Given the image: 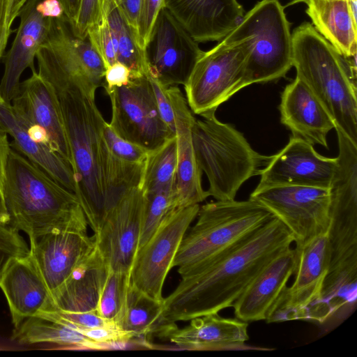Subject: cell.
Wrapping results in <instances>:
<instances>
[{
    "mask_svg": "<svg viewBox=\"0 0 357 357\" xmlns=\"http://www.w3.org/2000/svg\"><path fill=\"white\" fill-rule=\"evenodd\" d=\"M294 250V281L270 310L266 319L268 323L309 319L319 301L328 268L327 234L296 244Z\"/></svg>",
    "mask_w": 357,
    "mask_h": 357,
    "instance_id": "13",
    "label": "cell"
},
{
    "mask_svg": "<svg viewBox=\"0 0 357 357\" xmlns=\"http://www.w3.org/2000/svg\"><path fill=\"white\" fill-rule=\"evenodd\" d=\"M36 61L38 73L51 84L56 96L73 161L76 196L96 234L107 214L101 167L106 121L95 101L98 87L86 77L71 75L45 60Z\"/></svg>",
    "mask_w": 357,
    "mask_h": 357,
    "instance_id": "2",
    "label": "cell"
},
{
    "mask_svg": "<svg viewBox=\"0 0 357 357\" xmlns=\"http://www.w3.org/2000/svg\"><path fill=\"white\" fill-rule=\"evenodd\" d=\"M28 0H13L10 12L7 18V30L10 33L11 26L15 20L18 17L19 13Z\"/></svg>",
    "mask_w": 357,
    "mask_h": 357,
    "instance_id": "47",
    "label": "cell"
},
{
    "mask_svg": "<svg viewBox=\"0 0 357 357\" xmlns=\"http://www.w3.org/2000/svg\"><path fill=\"white\" fill-rule=\"evenodd\" d=\"M164 0H143L137 24V38L139 47L145 51L157 17Z\"/></svg>",
    "mask_w": 357,
    "mask_h": 357,
    "instance_id": "39",
    "label": "cell"
},
{
    "mask_svg": "<svg viewBox=\"0 0 357 357\" xmlns=\"http://www.w3.org/2000/svg\"></svg>",
    "mask_w": 357,
    "mask_h": 357,
    "instance_id": "52",
    "label": "cell"
},
{
    "mask_svg": "<svg viewBox=\"0 0 357 357\" xmlns=\"http://www.w3.org/2000/svg\"><path fill=\"white\" fill-rule=\"evenodd\" d=\"M0 129L10 135L15 149L61 185L76 195L77 185L71 165L45 142L33 136L10 103L0 101Z\"/></svg>",
    "mask_w": 357,
    "mask_h": 357,
    "instance_id": "24",
    "label": "cell"
},
{
    "mask_svg": "<svg viewBox=\"0 0 357 357\" xmlns=\"http://www.w3.org/2000/svg\"><path fill=\"white\" fill-rule=\"evenodd\" d=\"M8 135L0 129V189L3 193L5 170L10 146Z\"/></svg>",
    "mask_w": 357,
    "mask_h": 357,
    "instance_id": "45",
    "label": "cell"
},
{
    "mask_svg": "<svg viewBox=\"0 0 357 357\" xmlns=\"http://www.w3.org/2000/svg\"><path fill=\"white\" fill-rule=\"evenodd\" d=\"M149 78L161 118L176 135V122L192 121L195 119L186 98L177 86H165L149 76Z\"/></svg>",
    "mask_w": 357,
    "mask_h": 357,
    "instance_id": "34",
    "label": "cell"
},
{
    "mask_svg": "<svg viewBox=\"0 0 357 357\" xmlns=\"http://www.w3.org/2000/svg\"><path fill=\"white\" fill-rule=\"evenodd\" d=\"M101 8L102 15L105 17L116 39L117 61L129 68L130 79L149 76L145 51L139 47L136 35L117 3L113 0H102Z\"/></svg>",
    "mask_w": 357,
    "mask_h": 357,
    "instance_id": "30",
    "label": "cell"
},
{
    "mask_svg": "<svg viewBox=\"0 0 357 357\" xmlns=\"http://www.w3.org/2000/svg\"><path fill=\"white\" fill-rule=\"evenodd\" d=\"M165 8L197 43L220 41L241 21L237 0H164Z\"/></svg>",
    "mask_w": 357,
    "mask_h": 357,
    "instance_id": "20",
    "label": "cell"
},
{
    "mask_svg": "<svg viewBox=\"0 0 357 357\" xmlns=\"http://www.w3.org/2000/svg\"><path fill=\"white\" fill-rule=\"evenodd\" d=\"M203 52L181 24L162 8L145 47L149 76L165 86L183 85Z\"/></svg>",
    "mask_w": 357,
    "mask_h": 357,
    "instance_id": "14",
    "label": "cell"
},
{
    "mask_svg": "<svg viewBox=\"0 0 357 357\" xmlns=\"http://www.w3.org/2000/svg\"><path fill=\"white\" fill-rule=\"evenodd\" d=\"M95 248L94 236L75 231H52L30 241L29 257L53 298Z\"/></svg>",
    "mask_w": 357,
    "mask_h": 357,
    "instance_id": "18",
    "label": "cell"
},
{
    "mask_svg": "<svg viewBox=\"0 0 357 357\" xmlns=\"http://www.w3.org/2000/svg\"><path fill=\"white\" fill-rule=\"evenodd\" d=\"M199 204L172 209L149 239L140 247L130 271V284L151 298L163 301L165 278L190 224L197 218Z\"/></svg>",
    "mask_w": 357,
    "mask_h": 357,
    "instance_id": "12",
    "label": "cell"
},
{
    "mask_svg": "<svg viewBox=\"0 0 357 357\" xmlns=\"http://www.w3.org/2000/svg\"><path fill=\"white\" fill-rule=\"evenodd\" d=\"M105 91L127 85L130 80V71L124 64L117 61L106 68L104 77Z\"/></svg>",
    "mask_w": 357,
    "mask_h": 357,
    "instance_id": "41",
    "label": "cell"
},
{
    "mask_svg": "<svg viewBox=\"0 0 357 357\" xmlns=\"http://www.w3.org/2000/svg\"><path fill=\"white\" fill-rule=\"evenodd\" d=\"M305 0H293L291 4L298 3V2H304Z\"/></svg>",
    "mask_w": 357,
    "mask_h": 357,
    "instance_id": "49",
    "label": "cell"
},
{
    "mask_svg": "<svg viewBox=\"0 0 357 357\" xmlns=\"http://www.w3.org/2000/svg\"><path fill=\"white\" fill-rule=\"evenodd\" d=\"M280 121L291 136L328 149L326 137L336 123L309 86L298 77L281 94Z\"/></svg>",
    "mask_w": 357,
    "mask_h": 357,
    "instance_id": "21",
    "label": "cell"
},
{
    "mask_svg": "<svg viewBox=\"0 0 357 357\" xmlns=\"http://www.w3.org/2000/svg\"><path fill=\"white\" fill-rule=\"evenodd\" d=\"M87 38L102 59L105 68L117 62L116 39L104 15H102L99 23L89 29Z\"/></svg>",
    "mask_w": 357,
    "mask_h": 357,
    "instance_id": "35",
    "label": "cell"
},
{
    "mask_svg": "<svg viewBox=\"0 0 357 357\" xmlns=\"http://www.w3.org/2000/svg\"><path fill=\"white\" fill-rule=\"evenodd\" d=\"M81 333L97 344L128 342L138 337L132 333L122 329L114 323L84 330Z\"/></svg>",
    "mask_w": 357,
    "mask_h": 357,
    "instance_id": "40",
    "label": "cell"
},
{
    "mask_svg": "<svg viewBox=\"0 0 357 357\" xmlns=\"http://www.w3.org/2000/svg\"><path fill=\"white\" fill-rule=\"evenodd\" d=\"M284 9L278 0H261L223 38L247 47V86L283 77L293 66L291 33Z\"/></svg>",
    "mask_w": 357,
    "mask_h": 357,
    "instance_id": "8",
    "label": "cell"
},
{
    "mask_svg": "<svg viewBox=\"0 0 357 357\" xmlns=\"http://www.w3.org/2000/svg\"><path fill=\"white\" fill-rule=\"evenodd\" d=\"M0 101H3L2 98H1V95H0Z\"/></svg>",
    "mask_w": 357,
    "mask_h": 357,
    "instance_id": "51",
    "label": "cell"
},
{
    "mask_svg": "<svg viewBox=\"0 0 357 357\" xmlns=\"http://www.w3.org/2000/svg\"><path fill=\"white\" fill-rule=\"evenodd\" d=\"M177 165L176 136L148 151L140 188L145 195L158 191L174 192Z\"/></svg>",
    "mask_w": 357,
    "mask_h": 357,
    "instance_id": "32",
    "label": "cell"
},
{
    "mask_svg": "<svg viewBox=\"0 0 357 357\" xmlns=\"http://www.w3.org/2000/svg\"><path fill=\"white\" fill-rule=\"evenodd\" d=\"M36 8L38 13L46 18L60 19L66 16L59 0H40Z\"/></svg>",
    "mask_w": 357,
    "mask_h": 357,
    "instance_id": "43",
    "label": "cell"
},
{
    "mask_svg": "<svg viewBox=\"0 0 357 357\" xmlns=\"http://www.w3.org/2000/svg\"><path fill=\"white\" fill-rule=\"evenodd\" d=\"M330 197L328 268L319 301L310 316L319 323L355 305L357 296V194L341 188Z\"/></svg>",
    "mask_w": 357,
    "mask_h": 357,
    "instance_id": "7",
    "label": "cell"
},
{
    "mask_svg": "<svg viewBox=\"0 0 357 357\" xmlns=\"http://www.w3.org/2000/svg\"><path fill=\"white\" fill-rule=\"evenodd\" d=\"M292 66L338 127L357 144L356 66L305 22L294 30Z\"/></svg>",
    "mask_w": 357,
    "mask_h": 357,
    "instance_id": "4",
    "label": "cell"
},
{
    "mask_svg": "<svg viewBox=\"0 0 357 357\" xmlns=\"http://www.w3.org/2000/svg\"><path fill=\"white\" fill-rule=\"evenodd\" d=\"M13 340L20 344L52 343L63 349L96 350V343L76 328L41 316L25 319L15 327Z\"/></svg>",
    "mask_w": 357,
    "mask_h": 357,
    "instance_id": "29",
    "label": "cell"
},
{
    "mask_svg": "<svg viewBox=\"0 0 357 357\" xmlns=\"http://www.w3.org/2000/svg\"><path fill=\"white\" fill-rule=\"evenodd\" d=\"M3 195L8 225L26 233L29 242L52 231H87L88 222L76 195L12 149Z\"/></svg>",
    "mask_w": 357,
    "mask_h": 357,
    "instance_id": "3",
    "label": "cell"
},
{
    "mask_svg": "<svg viewBox=\"0 0 357 357\" xmlns=\"http://www.w3.org/2000/svg\"><path fill=\"white\" fill-rule=\"evenodd\" d=\"M9 0H0V59L7 45L10 33L7 30Z\"/></svg>",
    "mask_w": 357,
    "mask_h": 357,
    "instance_id": "44",
    "label": "cell"
},
{
    "mask_svg": "<svg viewBox=\"0 0 357 357\" xmlns=\"http://www.w3.org/2000/svg\"><path fill=\"white\" fill-rule=\"evenodd\" d=\"M11 105L29 127L30 132L45 142L73 167L59 102L51 84L37 70L21 82Z\"/></svg>",
    "mask_w": 357,
    "mask_h": 357,
    "instance_id": "16",
    "label": "cell"
},
{
    "mask_svg": "<svg viewBox=\"0 0 357 357\" xmlns=\"http://www.w3.org/2000/svg\"><path fill=\"white\" fill-rule=\"evenodd\" d=\"M162 308L163 301L150 297L130 284L119 326L138 337L157 334Z\"/></svg>",
    "mask_w": 357,
    "mask_h": 357,
    "instance_id": "31",
    "label": "cell"
},
{
    "mask_svg": "<svg viewBox=\"0 0 357 357\" xmlns=\"http://www.w3.org/2000/svg\"><path fill=\"white\" fill-rule=\"evenodd\" d=\"M195 121L176 123L177 165L174 189V208L199 204L209 197L207 190L202 187V172L192 143V127Z\"/></svg>",
    "mask_w": 357,
    "mask_h": 357,
    "instance_id": "28",
    "label": "cell"
},
{
    "mask_svg": "<svg viewBox=\"0 0 357 357\" xmlns=\"http://www.w3.org/2000/svg\"><path fill=\"white\" fill-rule=\"evenodd\" d=\"M248 56L243 42L225 39L202 53L183 84L192 112L202 117L215 115L221 104L247 86Z\"/></svg>",
    "mask_w": 357,
    "mask_h": 357,
    "instance_id": "9",
    "label": "cell"
},
{
    "mask_svg": "<svg viewBox=\"0 0 357 357\" xmlns=\"http://www.w3.org/2000/svg\"><path fill=\"white\" fill-rule=\"evenodd\" d=\"M275 216L258 202L216 200L199 207L197 220L184 236L172 266L181 277L212 266Z\"/></svg>",
    "mask_w": 357,
    "mask_h": 357,
    "instance_id": "5",
    "label": "cell"
},
{
    "mask_svg": "<svg viewBox=\"0 0 357 357\" xmlns=\"http://www.w3.org/2000/svg\"><path fill=\"white\" fill-rule=\"evenodd\" d=\"M145 204V195L139 187L128 190L94 234L96 246L109 271L130 273L139 248Z\"/></svg>",
    "mask_w": 357,
    "mask_h": 357,
    "instance_id": "15",
    "label": "cell"
},
{
    "mask_svg": "<svg viewBox=\"0 0 357 357\" xmlns=\"http://www.w3.org/2000/svg\"><path fill=\"white\" fill-rule=\"evenodd\" d=\"M105 91L112 105L109 125L121 138L150 151L176 136L161 118L149 76Z\"/></svg>",
    "mask_w": 357,
    "mask_h": 357,
    "instance_id": "10",
    "label": "cell"
},
{
    "mask_svg": "<svg viewBox=\"0 0 357 357\" xmlns=\"http://www.w3.org/2000/svg\"><path fill=\"white\" fill-rule=\"evenodd\" d=\"M9 215L6 206L3 193L0 189V223L8 224Z\"/></svg>",
    "mask_w": 357,
    "mask_h": 357,
    "instance_id": "48",
    "label": "cell"
},
{
    "mask_svg": "<svg viewBox=\"0 0 357 357\" xmlns=\"http://www.w3.org/2000/svg\"><path fill=\"white\" fill-rule=\"evenodd\" d=\"M102 135L109 151L116 157L132 162H144L148 151L119 137L105 122Z\"/></svg>",
    "mask_w": 357,
    "mask_h": 357,
    "instance_id": "37",
    "label": "cell"
},
{
    "mask_svg": "<svg viewBox=\"0 0 357 357\" xmlns=\"http://www.w3.org/2000/svg\"><path fill=\"white\" fill-rule=\"evenodd\" d=\"M40 0H28L19 13L20 23L10 50L5 56L0 83L3 100L11 103L20 91V78L27 68L36 70L37 52L45 42L52 19L43 17L37 10Z\"/></svg>",
    "mask_w": 357,
    "mask_h": 357,
    "instance_id": "19",
    "label": "cell"
},
{
    "mask_svg": "<svg viewBox=\"0 0 357 357\" xmlns=\"http://www.w3.org/2000/svg\"><path fill=\"white\" fill-rule=\"evenodd\" d=\"M143 0H119L118 6L137 37V24Z\"/></svg>",
    "mask_w": 357,
    "mask_h": 357,
    "instance_id": "42",
    "label": "cell"
},
{
    "mask_svg": "<svg viewBox=\"0 0 357 357\" xmlns=\"http://www.w3.org/2000/svg\"><path fill=\"white\" fill-rule=\"evenodd\" d=\"M294 241L289 230L273 216L212 266L181 277L164 298L160 328L232 307L255 276Z\"/></svg>",
    "mask_w": 357,
    "mask_h": 357,
    "instance_id": "1",
    "label": "cell"
},
{
    "mask_svg": "<svg viewBox=\"0 0 357 357\" xmlns=\"http://www.w3.org/2000/svg\"><path fill=\"white\" fill-rule=\"evenodd\" d=\"M189 325L172 330L167 337L182 349L215 351L245 349L248 322L211 313L194 318Z\"/></svg>",
    "mask_w": 357,
    "mask_h": 357,
    "instance_id": "25",
    "label": "cell"
},
{
    "mask_svg": "<svg viewBox=\"0 0 357 357\" xmlns=\"http://www.w3.org/2000/svg\"><path fill=\"white\" fill-rule=\"evenodd\" d=\"M61 3L63 9L64 14L69 21L70 24L71 25L77 13L80 0H59Z\"/></svg>",
    "mask_w": 357,
    "mask_h": 357,
    "instance_id": "46",
    "label": "cell"
},
{
    "mask_svg": "<svg viewBox=\"0 0 357 357\" xmlns=\"http://www.w3.org/2000/svg\"><path fill=\"white\" fill-rule=\"evenodd\" d=\"M338 158L318 153L313 145L291 136L260 174L257 187L295 185L330 188Z\"/></svg>",
    "mask_w": 357,
    "mask_h": 357,
    "instance_id": "17",
    "label": "cell"
},
{
    "mask_svg": "<svg viewBox=\"0 0 357 357\" xmlns=\"http://www.w3.org/2000/svg\"><path fill=\"white\" fill-rule=\"evenodd\" d=\"M196 119L192 143L202 172L207 176V192L216 200H233L243 183L260 176L273 155L255 151L243 135L215 115Z\"/></svg>",
    "mask_w": 357,
    "mask_h": 357,
    "instance_id": "6",
    "label": "cell"
},
{
    "mask_svg": "<svg viewBox=\"0 0 357 357\" xmlns=\"http://www.w3.org/2000/svg\"><path fill=\"white\" fill-rule=\"evenodd\" d=\"M101 17L100 0H80L76 17L70 25L73 33L81 39L87 38L89 29L99 23Z\"/></svg>",
    "mask_w": 357,
    "mask_h": 357,
    "instance_id": "38",
    "label": "cell"
},
{
    "mask_svg": "<svg viewBox=\"0 0 357 357\" xmlns=\"http://www.w3.org/2000/svg\"><path fill=\"white\" fill-rule=\"evenodd\" d=\"M102 1V0H100V2H101ZM113 1H114L117 3V5H118L119 0H113Z\"/></svg>",
    "mask_w": 357,
    "mask_h": 357,
    "instance_id": "50",
    "label": "cell"
},
{
    "mask_svg": "<svg viewBox=\"0 0 357 357\" xmlns=\"http://www.w3.org/2000/svg\"><path fill=\"white\" fill-rule=\"evenodd\" d=\"M30 249L19 231L8 224L0 223V278L14 259L29 255Z\"/></svg>",
    "mask_w": 357,
    "mask_h": 357,
    "instance_id": "36",
    "label": "cell"
},
{
    "mask_svg": "<svg viewBox=\"0 0 357 357\" xmlns=\"http://www.w3.org/2000/svg\"><path fill=\"white\" fill-rule=\"evenodd\" d=\"M130 284V273L109 271L96 312L106 321L119 325L123 316Z\"/></svg>",
    "mask_w": 357,
    "mask_h": 357,
    "instance_id": "33",
    "label": "cell"
},
{
    "mask_svg": "<svg viewBox=\"0 0 357 357\" xmlns=\"http://www.w3.org/2000/svg\"><path fill=\"white\" fill-rule=\"evenodd\" d=\"M109 271L96 246L54 294L53 310L70 312H96Z\"/></svg>",
    "mask_w": 357,
    "mask_h": 357,
    "instance_id": "26",
    "label": "cell"
},
{
    "mask_svg": "<svg viewBox=\"0 0 357 357\" xmlns=\"http://www.w3.org/2000/svg\"><path fill=\"white\" fill-rule=\"evenodd\" d=\"M313 26L344 57L356 55V17L349 0H305Z\"/></svg>",
    "mask_w": 357,
    "mask_h": 357,
    "instance_id": "27",
    "label": "cell"
},
{
    "mask_svg": "<svg viewBox=\"0 0 357 357\" xmlns=\"http://www.w3.org/2000/svg\"><path fill=\"white\" fill-rule=\"evenodd\" d=\"M250 198L268 208L286 226L296 245L328 233L331 222L329 188L295 185L256 187Z\"/></svg>",
    "mask_w": 357,
    "mask_h": 357,
    "instance_id": "11",
    "label": "cell"
},
{
    "mask_svg": "<svg viewBox=\"0 0 357 357\" xmlns=\"http://www.w3.org/2000/svg\"><path fill=\"white\" fill-rule=\"evenodd\" d=\"M0 288L15 327L28 317L54 308L52 296L29 256L8 264L0 278Z\"/></svg>",
    "mask_w": 357,
    "mask_h": 357,
    "instance_id": "23",
    "label": "cell"
},
{
    "mask_svg": "<svg viewBox=\"0 0 357 357\" xmlns=\"http://www.w3.org/2000/svg\"><path fill=\"white\" fill-rule=\"evenodd\" d=\"M296 265L291 247L273 259L251 281L233 305L235 316L243 321L266 320L287 286Z\"/></svg>",
    "mask_w": 357,
    "mask_h": 357,
    "instance_id": "22",
    "label": "cell"
}]
</instances>
